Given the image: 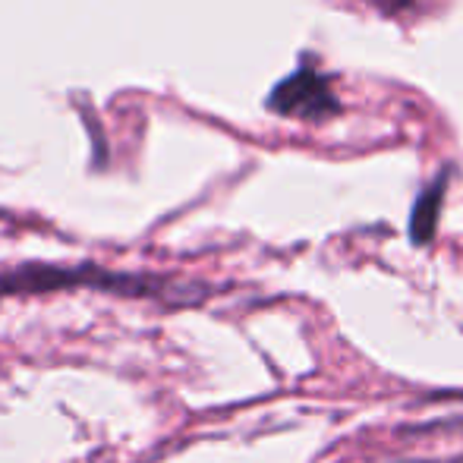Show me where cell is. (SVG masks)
Listing matches in <instances>:
<instances>
[{
  "label": "cell",
  "instance_id": "cell-4",
  "mask_svg": "<svg viewBox=\"0 0 463 463\" xmlns=\"http://www.w3.org/2000/svg\"><path fill=\"white\" fill-rule=\"evenodd\" d=\"M372 4H375L378 10H384V13H401V10H407L413 0H372Z\"/></svg>",
  "mask_w": 463,
  "mask_h": 463
},
{
  "label": "cell",
  "instance_id": "cell-2",
  "mask_svg": "<svg viewBox=\"0 0 463 463\" xmlns=\"http://www.w3.org/2000/svg\"><path fill=\"white\" fill-rule=\"evenodd\" d=\"M269 108L275 114L297 117V120H325L337 114V98L331 92V82L318 70H297L290 80L278 82L269 95Z\"/></svg>",
  "mask_w": 463,
  "mask_h": 463
},
{
  "label": "cell",
  "instance_id": "cell-1",
  "mask_svg": "<svg viewBox=\"0 0 463 463\" xmlns=\"http://www.w3.org/2000/svg\"><path fill=\"white\" fill-rule=\"evenodd\" d=\"M57 290H95L123 299H152L161 306H195L214 293L199 280H177L152 271H120L95 262H23L0 269V297H32V293H57Z\"/></svg>",
  "mask_w": 463,
  "mask_h": 463
},
{
  "label": "cell",
  "instance_id": "cell-3",
  "mask_svg": "<svg viewBox=\"0 0 463 463\" xmlns=\"http://www.w3.org/2000/svg\"><path fill=\"white\" fill-rule=\"evenodd\" d=\"M441 189L445 186H432L420 202H416V212H413V221H410V237L413 243H429L435 233V224H439V212H441Z\"/></svg>",
  "mask_w": 463,
  "mask_h": 463
}]
</instances>
